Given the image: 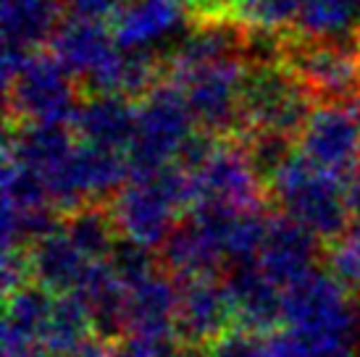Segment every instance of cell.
Masks as SVG:
<instances>
[{
  "instance_id": "6da1fadb",
  "label": "cell",
  "mask_w": 360,
  "mask_h": 357,
  "mask_svg": "<svg viewBox=\"0 0 360 357\" xmlns=\"http://www.w3.org/2000/svg\"><path fill=\"white\" fill-rule=\"evenodd\" d=\"M319 357H350L360 313L352 292L331 271H310L284 289V323Z\"/></svg>"
},
{
  "instance_id": "7a4b0ae2",
  "label": "cell",
  "mask_w": 360,
  "mask_h": 357,
  "mask_svg": "<svg viewBox=\"0 0 360 357\" xmlns=\"http://www.w3.org/2000/svg\"><path fill=\"white\" fill-rule=\"evenodd\" d=\"M3 89L8 121L71 124L84 89L53 53L3 48Z\"/></svg>"
},
{
  "instance_id": "3957f363",
  "label": "cell",
  "mask_w": 360,
  "mask_h": 357,
  "mask_svg": "<svg viewBox=\"0 0 360 357\" xmlns=\"http://www.w3.org/2000/svg\"><path fill=\"white\" fill-rule=\"evenodd\" d=\"M108 213L121 239L142 247H163L181 213H192V176L184 166L131 176L110 200Z\"/></svg>"
},
{
  "instance_id": "277c9868",
  "label": "cell",
  "mask_w": 360,
  "mask_h": 357,
  "mask_svg": "<svg viewBox=\"0 0 360 357\" xmlns=\"http://www.w3.org/2000/svg\"><path fill=\"white\" fill-rule=\"evenodd\" d=\"M316 103L319 98L281 58H248L242 79V137L274 131L297 139Z\"/></svg>"
},
{
  "instance_id": "5b68a950",
  "label": "cell",
  "mask_w": 360,
  "mask_h": 357,
  "mask_svg": "<svg viewBox=\"0 0 360 357\" xmlns=\"http://www.w3.org/2000/svg\"><path fill=\"white\" fill-rule=\"evenodd\" d=\"M279 213L297 221L321 242H334L350 226V202L345 181L331 176L295 152L269 181Z\"/></svg>"
},
{
  "instance_id": "8992f818",
  "label": "cell",
  "mask_w": 360,
  "mask_h": 357,
  "mask_svg": "<svg viewBox=\"0 0 360 357\" xmlns=\"http://www.w3.org/2000/svg\"><path fill=\"white\" fill-rule=\"evenodd\" d=\"M198 131L181 89L166 77L150 95L137 100L134 134L127 150L131 176H150L176 166Z\"/></svg>"
},
{
  "instance_id": "52a82bcc",
  "label": "cell",
  "mask_w": 360,
  "mask_h": 357,
  "mask_svg": "<svg viewBox=\"0 0 360 357\" xmlns=\"http://www.w3.org/2000/svg\"><path fill=\"white\" fill-rule=\"evenodd\" d=\"M190 171L192 210H252L266 202V181L252 166L240 137L213 139Z\"/></svg>"
},
{
  "instance_id": "ba28073f",
  "label": "cell",
  "mask_w": 360,
  "mask_h": 357,
  "mask_svg": "<svg viewBox=\"0 0 360 357\" xmlns=\"http://www.w3.org/2000/svg\"><path fill=\"white\" fill-rule=\"evenodd\" d=\"M248 58L219 60L205 66L169 71L181 89L198 129L208 137H242V79Z\"/></svg>"
},
{
  "instance_id": "9c48e42d",
  "label": "cell",
  "mask_w": 360,
  "mask_h": 357,
  "mask_svg": "<svg viewBox=\"0 0 360 357\" xmlns=\"http://www.w3.org/2000/svg\"><path fill=\"white\" fill-rule=\"evenodd\" d=\"M279 58L310 87L319 103L360 100V45L358 40H281Z\"/></svg>"
},
{
  "instance_id": "30bf717a",
  "label": "cell",
  "mask_w": 360,
  "mask_h": 357,
  "mask_svg": "<svg viewBox=\"0 0 360 357\" xmlns=\"http://www.w3.org/2000/svg\"><path fill=\"white\" fill-rule=\"evenodd\" d=\"M295 142L302 158L347 181L360 166V100L316 103Z\"/></svg>"
},
{
  "instance_id": "8fae6325",
  "label": "cell",
  "mask_w": 360,
  "mask_h": 357,
  "mask_svg": "<svg viewBox=\"0 0 360 357\" xmlns=\"http://www.w3.org/2000/svg\"><path fill=\"white\" fill-rule=\"evenodd\" d=\"M160 263L176 281L219 276L221 268L229 266L221 237V210L200 208L187 213L163 242Z\"/></svg>"
},
{
  "instance_id": "7c38bea8",
  "label": "cell",
  "mask_w": 360,
  "mask_h": 357,
  "mask_svg": "<svg viewBox=\"0 0 360 357\" xmlns=\"http://www.w3.org/2000/svg\"><path fill=\"white\" fill-rule=\"evenodd\" d=\"M229 292L219 276H198L179 281L176 334L190 347H213L226 331H231Z\"/></svg>"
},
{
  "instance_id": "4fadbf2b",
  "label": "cell",
  "mask_w": 360,
  "mask_h": 357,
  "mask_svg": "<svg viewBox=\"0 0 360 357\" xmlns=\"http://www.w3.org/2000/svg\"><path fill=\"white\" fill-rule=\"evenodd\" d=\"M234 326L252 334H274L284 323V289L258 268V263L231 266L226 278Z\"/></svg>"
},
{
  "instance_id": "5bb4252c",
  "label": "cell",
  "mask_w": 360,
  "mask_h": 357,
  "mask_svg": "<svg viewBox=\"0 0 360 357\" xmlns=\"http://www.w3.org/2000/svg\"><path fill=\"white\" fill-rule=\"evenodd\" d=\"M321 239L310 234L297 221L276 213L269 219V228L260 245L255 263L269 278H274L281 289L292 287L295 281L316 271Z\"/></svg>"
},
{
  "instance_id": "9a60e30c",
  "label": "cell",
  "mask_w": 360,
  "mask_h": 357,
  "mask_svg": "<svg viewBox=\"0 0 360 357\" xmlns=\"http://www.w3.org/2000/svg\"><path fill=\"white\" fill-rule=\"evenodd\" d=\"M192 24V8L184 0H127L113 19L119 48L155 50V45L184 34Z\"/></svg>"
},
{
  "instance_id": "2e32d148",
  "label": "cell",
  "mask_w": 360,
  "mask_h": 357,
  "mask_svg": "<svg viewBox=\"0 0 360 357\" xmlns=\"http://www.w3.org/2000/svg\"><path fill=\"white\" fill-rule=\"evenodd\" d=\"M116 50L119 42L113 37V30L105 27V21L82 19V16L63 19L51 40V53L74 79L82 82V89L105 69V63L116 56Z\"/></svg>"
},
{
  "instance_id": "e0dca14e",
  "label": "cell",
  "mask_w": 360,
  "mask_h": 357,
  "mask_svg": "<svg viewBox=\"0 0 360 357\" xmlns=\"http://www.w3.org/2000/svg\"><path fill=\"white\" fill-rule=\"evenodd\" d=\"M53 297V292L32 281L6 294L3 357H37L45 352V323L51 316Z\"/></svg>"
},
{
  "instance_id": "ac0fdd59",
  "label": "cell",
  "mask_w": 360,
  "mask_h": 357,
  "mask_svg": "<svg viewBox=\"0 0 360 357\" xmlns=\"http://www.w3.org/2000/svg\"><path fill=\"white\" fill-rule=\"evenodd\" d=\"M95 266L98 263L71 242L63 223H58L51 234H45L30 247L32 284L48 289L53 294H74Z\"/></svg>"
},
{
  "instance_id": "d6986e66",
  "label": "cell",
  "mask_w": 360,
  "mask_h": 357,
  "mask_svg": "<svg viewBox=\"0 0 360 357\" xmlns=\"http://www.w3.org/2000/svg\"><path fill=\"white\" fill-rule=\"evenodd\" d=\"M176 308H179V284L169 273L155 271L145 281L127 289L121 334H150V337L176 339L179 337Z\"/></svg>"
},
{
  "instance_id": "ffe728a7",
  "label": "cell",
  "mask_w": 360,
  "mask_h": 357,
  "mask_svg": "<svg viewBox=\"0 0 360 357\" xmlns=\"http://www.w3.org/2000/svg\"><path fill=\"white\" fill-rule=\"evenodd\" d=\"M134 121L137 105H131V100L119 95H87L69 126L84 145L127 152L134 134Z\"/></svg>"
},
{
  "instance_id": "44dd1931",
  "label": "cell",
  "mask_w": 360,
  "mask_h": 357,
  "mask_svg": "<svg viewBox=\"0 0 360 357\" xmlns=\"http://www.w3.org/2000/svg\"><path fill=\"white\" fill-rule=\"evenodd\" d=\"M169 77L166 56L158 50L119 48L105 69L84 87L87 95H119L127 100H142Z\"/></svg>"
},
{
  "instance_id": "7402d4cb",
  "label": "cell",
  "mask_w": 360,
  "mask_h": 357,
  "mask_svg": "<svg viewBox=\"0 0 360 357\" xmlns=\"http://www.w3.org/2000/svg\"><path fill=\"white\" fill-rule=\"evenodd\" d=\"M79 139L69 124H6L3 155L21 160L24 166L37 171L42 178L51 176L63 160L69 158Z\"/></svg>"
},
{
  "instance_id": "603a6c76",
  "label": "cell",
  "mask_w": 360,
  "mask_h": 357,
  "mask_svg": "<svg viewBox=\"0 0 360 357\" xmlns=\"http://www.w3.org/2000/svg\"><path fill=\"white\" fill-rule=\"evenodd\" d=\"M63 0H0L3 48L40 50L63 24Z\"/></svg>"
},
{
  "instance_id": "cb8c5ba5",
  "label": "cell",
  "mask_w": 360,
  "mask_h": 357,
  "mask_svg": "<svg viewBox=\"0 0 360 357\" xmlns=\"http://www.w3.org/2000/svg\"><path fill=\"white\" fill-rule=\"evenodd\" d=\"M87 305L92 326L101 337H119L124 331V308H127V287L110 271L108 260L92 268L82 287L74 292Z\"/></svg>"
},
{
  "instance_id": "d4e9b609",
  "label": "cell",
  "mask_w": 360,
  "mask_h": 357,
  "mask_svg": "<svg viewBox=\"0 0 360 357\" xmlns=\"http://www.w3.org/2000/svg\"><path fill=\"white\" fill-rule=\"evenodd\" d=\"M360 0H302L297 34L310 40H355Z\"/></svg>"
},
{
  "instance_id": "484cf974",
  "label": "cell",
  "mask_w": 360,
  "mask_h": 357,
  "mask_svg": "<svg viewBox=\"0 0 360 357\" xmlns=\"http://www.w3.org/2000/svg\"><path fill=\"white\" fill-rule=\"evenodd\" d=\"M92 334L98 331L92 326L87 305L77 294H56L45 323V352L69 355L71 349H77Z\"/></svg>"
},
{
  "instance_id": "4316f807",
  "label": "cell",
  "mask_w": 360,
  "mask_h": 357,
  "mask_svg": "<svg viewBox=\"0 0 360 357\" xmlns=\"http://www.w3.org/2000/svg\"><path fill=\"white\" fill-rule=\"evenodd\" d=\"M63 228L71 237V242L87 255L95 263H103L108 260L110 249L116 247V226H113V219H110L108 210H103L101 205H87V208H79L63 216Z\"/></svg>"
},
{
  "instance_id": "83f0119b",
  "label": "cell",
  "mask_w": 360,
  "mask_h": 357,
  "mask_svg": "<svg viewBox=\"0 0 360 357\" xmlns=\"http://www.w3.org/2000/svg\"><path fill=\"white\" fill-rule=\"evenodd\" d=\"M302 0H234L229 16L258 34H290L300 21Z\"/></svg>"
},
{
  "instance_id": "f1b7e54d",
  "label": "cell",
  "mask_w": 360,
  "mask_h": 357,
  "mask_svg": "<svg viewBox=\"0 0 360 357\" xmlns=\"http://www.w3.org/2000/svg\"><path fill=\"white\" fill-rule=\"evenodd\" d=\"M326 263L331 273L350 292H360V219L350 221V226L334 242H329Z\"/></svg>"
},
{
  "instance_id": "f546056e",
  "label": "cell",
  "mask_w": 360,
  "mask_h": 357,
  "mask_svg": "<svg viewBox=\"0 0 360 357\" xmlns=\"http://www.w3.org/2000/svg\"><path fill=\"white\" fill-rule=\"evenodd\" d=\"M108 266L127 289L145 281L150 273L158 271V268H155L153 249L142 247V245H134L129 239H119V242H116V247L110 249V255H108Z\"/></svg>"
},
{
  "instance_id": "4dcf8cb0",
  "label": "cell",
  "mask_w": 360,
  "mask_h": 357,
  "mask_svg": "<svg viewBox=\"0 0 360 357\" xmlns=\"http://www.w3.org/2000/svg\"><path fill=\"white\" fill-rule=\"evenodd\" d=\"M210 357H271L269 334L231 328L210 347Z\"/></svg>"
},
{
  "instance_id": "1f68e13d",
  "label": "cell",
  "mask_w": 360,
  "mask_h": 357,
  "mask_svg": "<svg viewBox=\"0 0 360 357\" xmlns=\"http://www.w3.org/2000/svg\"><path fill=\"white\" fill-rule=\"evenodd\" d=\"M174 342L176 339L150 334H121L113 342V357H169L176 349Z\"/></svg>"
},
{
  "instance_id": "d6a6232c",
  "label": "cell",
  "mask_w": 360,
  "mask_h": 357,
  "mask_svg": "<svg viewBox=\"0 0 360 357\" xmlns=\"http://www.w3.org/2000/svg\"><path fill=\"white\" fill-rule=\"evenodd\" d=\"M69 16H82V19L95 21H113L119 11L127 6V0H63Z\"/></svg>"
},
{
  "instance_id": "836d02e7",
  "label": "cell",
  "mask_w": 360,
  "mask_h": 357,
  "mask_svg": "<svg viewBox=\"0 0 360 357\" xmlns=\"http://www.w3.org/2000/svg\"><path fill=\"white\" fill-rule=\"evenodd\" d=\"M63 357H113V342H108V337L92 334L90 339H84L79 347L71 349L69 355Z\"/></svg>"
},
{
  "instance_id": "e575fe53",
  "label": "cell",
  "mask_w": 360,
  "mask_h": 357,
  "mask_svg": "<svg viewBox=\"0 0 360 357\" xmlns=\"http://www.w3.org/2000/svg\"><path fill=\"white\" fill-rule=\"evenodd\" d=\"M234 0H192V16H219L229 13Z\"/></svg>"
},
{
  "instance_id": "d590c367",
  "label": "cell",
  "mask_w": 360,
  "mask_h": 357,
  "mask_svg": "<svg viewBox=\"0 0 360 357\" xmlns=\"http://www.w3.org/2000/svg\"><path fill=\"white\" fill-rule=\"evenodd\" d=\"M347 187V202H350V213L355 219H360V166L352 171V176L345 181Z\"/></svg>"
},
{
  "instance_id": "8d00e7d4",
  "label": "cell",
  "mask_w": 360,
  "mask_h": 357,
  "mask_svg": "<svg viewBox=\"0 0 360 357\" xmlns=\"http://www.w3.org/2000/svg\"><path fill=\"white\" fill-rule=\"evenodd\" d=\"M169 357H210V355H205L200 347H184V349H174Z\"/></svg>"
},
{
  "instance_id": "74e56055",
  "label": "cell",
  "mask_w": 360,
  "mask_h": 357,
  "mask_svg": "<svg viewBox=\"0 0 360 357\" xmlns=\"http://www.w3.org/2000/svg\"><path fill=\"white\" fill-rule=\"evenodd\" d=\"M37 357H63V355H53V352H42V355H37Z\"/></svg>"
},
{
  "instance_id": "f35d334b",
  "label": "cell",
  "mask_w": 360,
  "mask_h": 357,
  "mask_svg": "<svg viewBox=\"0 0 360 357\" xmlns=\"http://www.w3.org/2000/svg\"><path fill=\"white\" fill-rule=\"evenodd\" d=\"M355 40H358V45H360V21H358V30H355Z\"/></svg>"
}]
</instances>
